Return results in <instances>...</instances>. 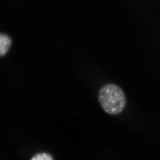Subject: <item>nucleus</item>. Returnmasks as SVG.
I'll return each mask as SVG.
<instances>
[{
	"label": "nucleus",
	"mask_w": 160,
	"mask_h": 160,
	"mask_svg": "<svg viewBox=\"0 0 160 160\" xmlns=\"http://www.w3.org/2000/svg\"><path fill=\"white\" fill-rule=\"evenodd\" d=\"M31 160H53L52 157L47 153H41L36 155Z\"/></svg>",
	"instance_id": "obj_3"
},
{
	"label": "nucleus",
	"mask_w": 160,
	"mask_h": 160,
	"mask_svg": "<svg viewBox=\"0 0 160 160\" xmlns=\"http://www.w3.org/2000/svg\"><path fill=\"white\" fill-rule=\"evenodd\" d=\"M11 46V39L9 36L5 34L0 35V55L4 56L7 53Z\"/></svg>",
	"instance_id": "obj_2"
},
{
	"label": "nucleus",
	"mask_w": 160,
	"mask_h": 160,
	"mask_svg": "<svg viewBox=\"0 0 160 160\" xmlns=\"http://www.w3.org/2000/svg\"><path fill=\"white\" fill-rule=\"evenodd\" d=\"M98 98L100 106L109 114H119L126 106L125 92L115 84H108L103 86L99 92Z\"/></svg>",
	"instance_id": "obj_1"
}]
</instances>
